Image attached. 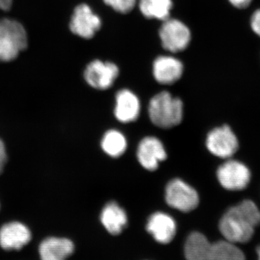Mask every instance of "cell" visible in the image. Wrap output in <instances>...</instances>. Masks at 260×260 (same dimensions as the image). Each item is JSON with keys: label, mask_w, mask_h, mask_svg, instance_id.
I'll list each match as a JSON object with an SVG mask.
<instances>
[{"label": "cell", "mask_w": 260, "mask_h": 260, "mask_svg": "<svg viewBox=\"0 0 260 260\" xmlns=\"http://www.w3.org/2000/svg\"><path fill=\"white\" fill-rule=\"evenodd\" d=\"M140 113L139 98L129 89L119 90L116 95L114 116L121 123L136 121Z\"/></svg>", "instance_id": "15"}, {"label": "cell", "mask_w": 260, "mask_h": 260, "mask_svg": "<svg viewBox=\"0 0 260 260\" xmlns=\"http://www.w3.org/2000/svg\"><path fill=\"white\" fill-rule=\"evenodd\" d=\"M146 229L160 244L172 242L177 233V223L169 214L156 212L148 218Z\"/></svg>", "instance_id": "13"}, {"label": "cell", "mask_w": 260, "mask_h": 260, "mask_svg": "<svg viewBox=\"0 0 260 260\" xmlns=\"http://www.w3.org/2000/svg\"><path fill=\"white\" fill-rule=\"evenodd\" d=\"M256 252H257L258 256V260H260V246L257 248V250H256Z\"/></svg>", "instance_id": "25"}, {"label": "cell", "mask_w": 260, "mask_h": 260, "mask_svg": "<svg viewBox=\"0 0 260 260\" xmlns=\"http://www.w3.org/2000/svg\"><path fill=\"white\" fill-rule=\"evenodd\" d=\"M184 254L187 260H246L237 244L227 240L210 243L203 234L193 232L186 239Z\"/></svg>", "instance_id": "2"}, {"label": "cell", "mask_w": 260, "mask_h": 260, "mask_svg": "<svg viewBox=\"0 0 260 260\" xmlns=\"http://www.w3.org/2000/svg\"><path fill=\"white\" fill-rule=\"evenodd\" d=\"M27 45V34L21 24L10 19L0 20V61L13 60Z\"/></svg>", "instance_id": "4"}, {"label": "cell", "mask_w": 260, "mask_h": 260, "mask_svg": "<svg viewBox=\"0 0 260 260\" xmlns=\"http://www.w3.org/2000/svg\"><path fill=\"white\" fill-rule=\"evenodd\" d=\"M31 234L26 225L19 222L5 224L0 229V246L5 250H18L27 245Z\"/></svg>", "instance_id": "14"}, {"label": "cell", "mask_w": 260, "mask_h": 260, "mask_svg": "<svg viewBox=\"0 0 260 260\" xmlns=\"http://www.w3.org/2000/svg\"><path fill=\"white\" fill-rule=\"evenodd\" d=\"M184 70L182 61L173 56H159L153 63L154 78L162 85L175 83L182 77Z\"/></svg>", "instance_id": "12"}, {"label": "cell", "mask_w": 260, "mask_h": 260, "mask_svg": "<svg viewBox=\"0 0 260 260\" xmlns=\"http://www.w3.org/2000/svg\"><path fill=\"white\" fill-rule=\"evenodd\" d=\"M108 6L121 14H127L135 7L137 0H103Z\"/></svg>", "instance_id": "20"}, {"label": "cell", "mask_w": 260, "mask_h": 260, "mask_svg": "<svg viewBox=\"0 0 260 260\" xmlns=\"http://www.w3.org/2000/svg\"><path fill=\"white\" fill-rule=\"evenodd\" d=\"M205 145L213 155L223 159L232 158L239 149L237 137L225 124L212 129L207 136Z\"/></svg>", "instance_id": "9"}, {"label": "cell", "mask_w": 260, "mask_h": 260, "mask_svg": "<svg viewBox=\"0 0 260 260\" xmlns=\"http://www.w3.org/2000/svg\"><path fill=\"white\" fill-rule=\"evenodd\" d=\"M168 205L183 213H189L198 208L199 194L196 189L181 179H174L168 183L165 189Z\"/></svg>", "instance_id": "6"}, {"label": "cell", "mask_w": 260, "mask_h": 260, "mask_svg": "<svg viewBox=\"0 0 260 260\" xmlns=\"http://www.w3.org/2000/svg\"><path fill=\"white\" fill-rule=\"evenodd\" d=\"M138 5L143 16L160 21L170 18L174 6L172 0H139Z\"/></svg>", "instance_id": "18"}, {"label": "cell", "mask_w": 260, "mask_h": 260, "mask_svg": "<svg viewBox=\"0 0 260 260\" xmlns=\"http://www.w3.org/2000/svg\"><path fill=\"white\" fill-rule=\"evenodd\" d=\"M7 162L6 150L3 142L0 140V174L4 169L5 164Z\"/></svg>", "instance_id": "22"}, {"label": "cell", "mask_w": 260, "mask_h": 260, "mask_svg": "<svg viewBox=\"0 0 260 260\" xmlns=\"http://www.w3.org/2000/svg\"><path fill=\"white\" fill-rule=\"evenodd\" d=\"M101 146L108 155L112 158H118L125 153L127 141L121 132L110 129L103 136Z\"/></svg>", "instance_id": "19"}, {"label": "cell", "mask_w": 260, "mask_h": 260, "mask_svg": "<svg viewBox=\"0 0 260 260\" xmlns=\"http://www.w3.org/2000/svg\"><path fill=\"white\" fill-rule=\"evenodd\" d=\"M101 221L109 234L118 235L127 224V215L116 202H109L101 213Z\"/></svg>", "instance_id": "17"}, {"label": "cell", "mask_w": 260, "mask_h": 260, "mask_svg": "<svg viewBox=\"0 0 260 260\" xmlns=\"http://www.w3.org/2000/svg\"><path fill=\"white\" fill-rule=\"evenodd\" d=\"M102 19L87 4H80L75 8L70 20V28L75 35L90 39L102 28Z\"/></svg>", "instance_id": "10"}, {"label": "cell", "mask_w": 260, "mask_h": 260, "mask_svg": "<svg viewBox=\"0 0 260 260\" xmlns=\"http://www.w3.org/2000/svg\"><path fill=\"white\" fill-rule=\"evenodd\" d=\"M229 3L238 8V9H245L250 5L252 0H229Z\"/></svg>", "instance_id": "23"}, {"label": "cell", "mask_w": 260, "mask_h": 260, "mask_svg": "<svg viewBox=\"0 0 260 260\" xmlns=\"http://www.w3.org/2000/svg\"><path fill=\"white\" fill-rule=\"evenodd\" d=\"M162 47L171 53L181 52L189 47L191 34L189 27L178 19L169 18L162 21L159 29Z\"/></svg>", "instance_id": "5"}, {"label": "cell", "mask_w": 260, "mask_h": 260, "mask_svg": "<svg viewBox=\"0 0 260 260\" xmlns=\"http://www.w3.org/2000/svg\"><path fill=\"white\" fill-rule=\"evenodd\" d=\"M137 158L145 169L154 172L158 169L159 164L167 158V153L158 138L149 136L143 138L138 145Z\"/></svg>", "instance_id": "11"}, {"label": "cell", "mask_w": 260, "mask_h": 260, "mask_svg": "<svg viewBox=\"0 0 260 260\" xmlns=\"http://www.w3.org/2000/svg\"><path fill=\"white\" fill-rule=\"evenodd\" d=\"M13 0H0V10H8L11 8Z\"/></svg>", "instance_id": "24"}, {"label": "cell", "mask_w": 260, "mask_h": 260, "mask_svg": "<svg viewBox=\"0 0 260 260\" xmlns=\"http://www.w3.org/2000/svg\"><path fill=\"white\" fill-rule=\"evenodd\" d=\"M250 24L253 31L260 37V8L251 15Z\"/></svg>", "instance_id": "21"}, {"label": "cell", "mask_w": 260, "mask_h": 260, "mask_svg": "<svg viewBox=\"0 0 260 260\" xmlns=\"http://www.w3.org/2000/svg\"><path fill=\"white\" fill-rule=\"evenodd\" d=\"M148 115L152 123L162 129L179 125L184 116V104L169 91H161L150 99Z\"/></svg>", "instance_id": "3"}, {"label": "cell", "mask_w": 260, "mask_h": 260, "mask_svg": "<svg viewBox=\"0 0 260 260\" xmlns=\"http://www.w3.org/2000/svg\"><path fill=\"white\" fill-rule=\"evenodd\" d=\"M216 175L220 185L229 191L245 189L250 182L251 176L245 164L231 158L218 167Z\"/></svg>", "instance_id": "7"}, {"label": "cell", "mask_w": 260, "mask_h": 260, "mask_svg": "<svg viewBox=\"0 0 260 260\" xmlns=\"http://www.w3.org/2000/svg\"><path fill=\"white\" fill-rule=\"evenodd\" d=\"M119 75V68L112 61L95 59L90 61L84 72L86 83L93 88L105 90L114 85Z\"/></svg>", "instance_id": "8"}, {"label": "cell", "mask_w": 260, "mask_h": 260, "mask_svg": "<svg viewBox=\"0 0 260 260\" xmlns=\"http://www.w3.org/2000/svg\"><path fill=\"white\" fill-rule=\"evenodd\" d=\"M74 249V244L70 239L49 237L41 243L39 252L41 260H65Z\"/></svg>", "instance_id": "16"}, {"label": "cell", "mask_w": 260, "mask_h": 260, "mask_svg": "<svg viewBox=\"0 0 260 260\" xmlns=\"http://www.w3.org/2000/svg\"><path fill=\"white\" fill-rule=\"evenodd\" d=\"M259 224V208L254 202L245 200L225 212L219 222V230L225 240L245 244L252 239Z\"/></svg>", "instance_id": "1"}]
</instances>
